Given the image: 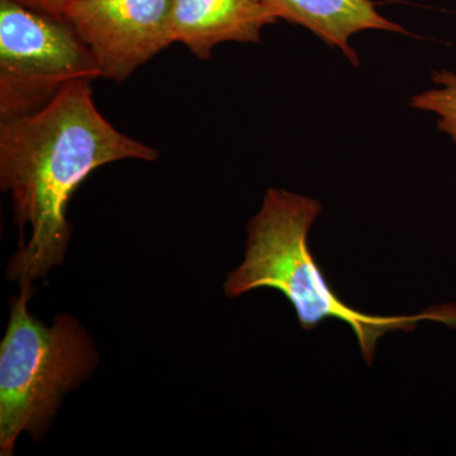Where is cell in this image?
<instances>
[{
  "instance_id": "obj_4",
  "label": "cell",
  "mask_w": 456,
  "mask_h": 456,
  "mask_svg": "<svg viewBox=\"0 0 456 456\" xmlns=\"http://www.w3.org/2000/svg\"><path fill=\"white\" fill-rule=\"evenodd\" d=\"M102 77L66 20L0 0V122L37 112L69 84Z\"/></svg>"
},
{
  "instance_id": "obj_5",
  "label": "cell",
  "mask_w": 456,
  "mask_h": 456,
  "mask_svg": "<svg viewBox=\"0 0 456 456\" xmlns=\"http://www.w3.org/2000/svg\"><path fill=\"white\" fill-rule=\"evenodd\" d=\"M174 0H73L64 20L86 44L102 77L122 83L174 42Z\"/></svg>"
},
{
  "instance_id": "obj_8",
  "label": "cell",
  "mask_w": 456,
  "mask_h": 456,
  "mask_svg": "<svg viewBox=\"0 0 456 456\" xmlns=\"http://www.w3.org/2000/svg\"><path fill=\"white\" fill-rule=\"evenodd\" d=\"M435 84L440 88L426 90L411 99V106L439 116V128L456 142V74L449 70L435 71Z\"/></svg>"
},
{
  "instance_id": "obj_9",
  "label": "cell",
  "mask_w": 456,
  "mask_h": 456,
  "mask_svg": "<svg viewBox=\"0 0 456 456\" xmlns=\"http://www.w3.org/2000/svg\"><path fill=\"white\" fill-rule=\"evenodd\" d=\"M25 7L32 9V11L38 12V13L45 14L55 18V20H64V9L66 4L73 2V0H14Z\"/></svg>"
},
{
  "instance_id": "obj_3",
  "label": "cell",
  "mask_w": 456,
  "mask_h": 456,
  "mask_svg": "<svg viewBox=\"0 0 456 456\" xmlns=\"http://www.w3.org/2000/svg\"><path fill=\"white\" fill-rule=\"evenodd\" d=\"M31 283L12 303L0 345V455H13L28 432L38 441L49 430L62 398L79 388L98 364V354L79 321L59 314L46 326L28 311Z\"/></svg>"
},
{
  "instance_id": "obj_6",
  "label": "cell",
  "mask_w": 456,
  "mask_h": 456,
  "mask_svg": "<svg viewBox=\"0 0 456 456\" xmlns=\"http://www.w3.org/2000/svg\"><path fill=\"white\" fill-rule=\"evenodd\" d=\"M277 20L263 0H174V42L209 60L224 42L259 44L263 29Z\"/></svg>"
},
{
  "instance_id": "obj_7",
  "label": "cell",
  "mask_w": 456,
  "mask_h": 456,
  "mask_svg": "<svg viewBox=\"0 0 456 456\" xmlns=\"http://www.w3.org/2000/svg\"><path fill=\"white\" fill-rule=\"evenodd\" d=\"M277 20L310 29L330 46L338 47L351 64L359 65L350 37L365 29L407 33L382 16L371 0H263Z\"/></svg>"
},
{
  "instance_id": "obj_2",
  "label": "cell",
  "mask_w": 456,
  "mask_h": 456,
  "mask_svg": "<svg viewBox=\"0 0 456 456\" xmlns=\"http://www.w3.org/2000/svg\"><path fill=\"white\" fill-rule=\"evenodd\" d=\"M321 212L322 207L314 198L270 188L259 213L248 222L245 259L224 285L228 298L270 288L289 301L305 331L327 320L342 321L355 334L368 365L373 362L378 340L387 332L413 331L422 321H439L456 329V305L410 316H374L345 305L327 283L308 246V233Z\"/></svg>"
},
{
  "instance_id": "obj_1",
  "label": "cell",
  "mask_w": 456,
  "mask_h": 456,
  "mask_svg": "<svg viewBox=\"0 0 456 456\" xmlns=\"http://www.w3.org/2000/svg\"><path fill=\"white\" fill-rule=\"evenodd\" d=\"M90 83L69 84L37 112L0 122V188L11 193L18 226L31 228L9 263L11 281L31 283L61 265L71 237L69 202L93 171L159 158L102 116Z\"/></svg>"
}]
</instances>
